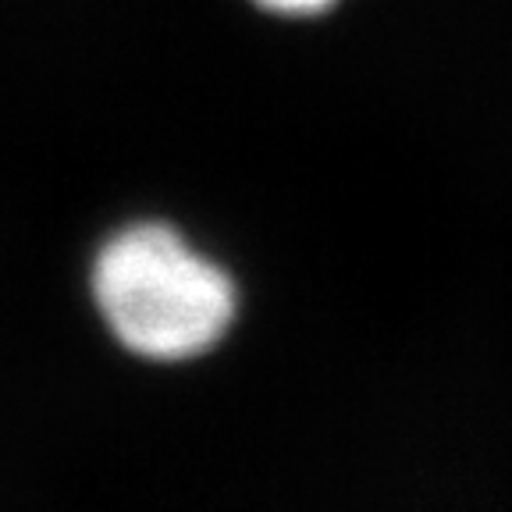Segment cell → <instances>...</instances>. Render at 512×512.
I'll return each mask as SVG.
<instances>
[{
	"instance_id": "2",
	"label": "cell",
	"mask_w": 512,
	"mask_h": 512,
	"mask_svg": "<svg viewBox=\"0 0 512 512\" xmlns=\"http://www.w3.org/2000/svg\"><path fill=\"white\" fill-rule=\"evenodd\" d=\"M256 4H264L267 11H278V15H320V11H328L335 0H256Z\"/></svg>"
},
{
	"instance_id": "1",
	"label": "cell",
	"mask_w": 512,
	"mask_h": 512,
	"mask_svg": "<svg viewBox=\"0 0 512 512\" xmlns=\"http://www.w3.org/2000/svg\"><path fill=\"white\" fill-rule=\"evenodd\" d=\"M93 299L125 349L160 363L203 356L235 320L232 278L164 224H136L100 249Z\"/></svg>"
}]
</instances>
